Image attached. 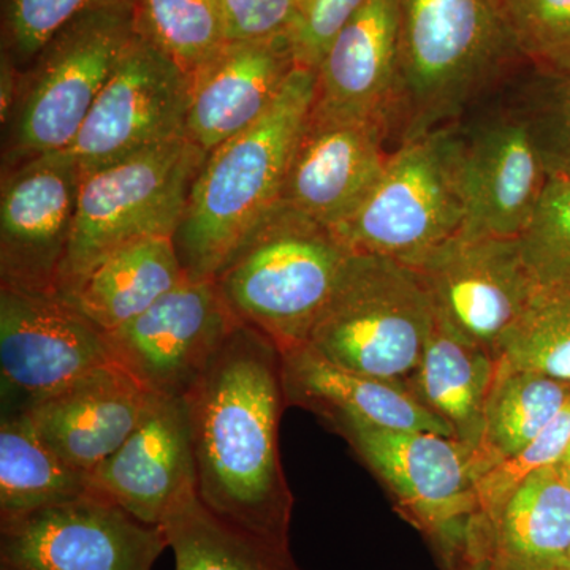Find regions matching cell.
Returning a JSON list of instances; mask_svg holds the SVG:
<instances>
[{"mask_svg": "<svg viewBox=\"0 0 570 570\" xmlns=\"http://www.w3.org/2000/svg\"><path fill=\"white\" fill-rule=\"evenodd\" d=\"M184 400L198 499L220 520L285 547L291 494L277 450L285 401L279 348L239 322Z\"/></svg>", "mask_w": 570, "mask_h": 570, "instance_id": "cell-1", "label": "cell"}, {"mask_svg": "<svg viewBox=\"0 0 570 570\" xmlns=\"http://www.w3.org/2000/svg\"><path fill=\"white\" fill-rule=\"evenodd\" d=\"M317 96V70L296 66L268 111L206 156L174 236L189 279H214L281 198Z\"/></svg>", "mask_w": 570, "mask_h": 570, "instance_id": "cell-2", "label": "cell"}, {"mask_svg": "<svg viewBox=\"0 0 570 570\" xmlns=\"http://www.w3.org/2000/svg\"><path fill=\"white\" fill-rule=\"evenodd\" d=\"M401 142L449 126L520 59L502 0H395Z\"/></svg>", "mask_w": 570, "mask_h": 570, "instance_id": "cell-3", "label": "cell"}, {"mask_svg": "<svg viewBox=\"0 0 570 570\" xmlns=\"http://www.w3.org/2000/svg\"><path fill=\"white\" fill-rule=\"evenodd\" d=\"M352 255L335 228L279 202L214 281L234 316L284 352L307 343Z\"/></svg>", "mask_w": 570, "mask_h": 570, "instance_id": "cell-4", "label": "cell"}, {"mask_svg": "<svg viewBox=\"0 0 570 570\" xmlns=\"http://www.w3.org/2000/svg\"><path fill=\"white\" fill-rule=\"evenodd\" d=\"M434 317L417 269L354 253L306 344L344 370L409 385Z\"/></svg>", "mask_w": 570, "mask_h": 570, "instance_id": "cell-5", "label": "cell"}, {"mask_svg": "<svg viewBox=\"0 0 570 570\" xmlns=\"http://www.w3.org/2000/svg\"><path fill=\"white\" fill-rule=\"evenodd\" d=\"M206 154L184 137L81 171L77 216L56 291L69 294L115 253L141 239L174 238Z\"/></svg>", "mask_w": 570, "mask_h": 570, "instance_id": "cell-6", "label": "cell"}, {"mask_svg": "<svg viewBox=\"0 0 570 570\" xmlns=\"http://www.w3.org/2000/svg\"><path fill=\"white\" fill-rule=\"evenodd\" d=\"M463 224L460 135L445 126L401 142L365 200L335 230L356 254L407 264Z\"/></svg>", "mask_w": 570, "mask_h": 570, "instance_id": "cell-7", "label": "cell"}, {"mask_svg": "<svg viewBox=\"0 0 570 570\" xmlns=\"http://www.w3.org/2000/svg\"><path fill=\"white\" fill-rule=\"evenodd\" d=\"M134 37L130 2L88 11L45 45L11 118L14 163L70 148Z\"/></svg>", "mask_w": 570, "mask_h": 570, "instance_id": "cell-8", "label": "cell"}, {"mask_svg": "<svg viewBox=\"0 0 570 570\" xmlns=\"http://www.w3.org/2000/svg\"><path fill=\"white\" fill-rule=\"evenodd\" d=\"M107 363V335L61 292L0 285L3 414L26 411Z\"/></svg>", "mask_w": 570, "mask_h": 570, "instance_id": "cell-9", "label": "cell"}, {"mask_svg": "<svg viewBox=\"0 0 570 570\" xmlns=\"http://www.w3.org/2000/svg\"><path fill=\"white\" fill-rule=\"evenodd\" d=\"M165 549L163 527L91 491L0 521V564L13 570H153Z\"/></svg>", "mask_w": 570, "mask_h": 570, "instance_id": "cell-10", "label": "cell"}, {"mask_svg": "<svg viewBox=\"0 0 570 570\" xmlns=\"http://www.w3.org/2000/svg\"><path fill=\"white\" fill-rule=\"evenodd\" d=\"M332 423L423 530L464 553L479 504L471 453L460 442L442 434L387 430L358 420Z\"/></svg>", "mask_w": 570, "mask_h": 570, "instance_id": "cell-11", "label": "cell"}, {"mask_svg": "<svg viewBox=\"0 0 570 570\" xmlns=\"http://www.w3.org/2000/svg\"><path fill=\"white\" fill-rule=\"evenodd\" d=\"M239 324L214 279L183 281L107 335L111 362L156 396L186 397Z\"/></svg>", "mask_w": 570, "mask_h": 570, "instance_id": "cell-12", "label": "cell"}, {"mask_svg": "<svg viewBox=\"0 0 570 570\" xmlns=\"http://www.w3.org/2000/svg\"><path fill=\"white\" fill-rule=\"evenodd\" d=\"M189 104V75L135 32L67 149L85 171L179 140Z\"/></svg>", "mask_w": 570, "mask_h": 570, "instance_id": "cell-13", "label": "cell"}, {"mask_svg": "<svg viewBox=\"0 0 570 570\" xmlns=\"http://www.w3.org/2000/svg\"><path fill=\"white\" fill-rule=\"evenodd\" d=\"M407 265L417 269L438 313L497 358L539 285L519 238L504 236L459 232Z\"/></svg>", "mask_w": 570, "mask_h": 570, "instance_id": "cell-14", "label": "cell"}, {"mask_svg": "<svg viewBox=\"0 0 570 570\" xmlns=\"http://www.w3.org/2000/svg\"><path fill=\"white\" fill-rule=\"evenodd\" d=\"M81 167L70 149L14 165L0 194V285L52 292L66 258Z\"/></svg>", "mask_w": 570, "mask_h": 570, "instance_id": "cell-15", "label": "cell"}, {"mask_svg": "<svg viewBox=\"0 0 570 570\" xmlns=\"http://www.w3.org/2000/svg\"><path fill=\"white\" fill-rule=\"evenodd\" d=\"M387 122L314 104L296 141L281 202L337 228L381 178L390 154Z\"/></svg>", "mask_w": 570, "mask_h": 570, "instance_id": "cell-16", "label": "cell"}, {"mask_svg": "<svg viewBox=\"0 0 570 570\" xmlns=\"http://www.w3.org/2000/svg\"><path fill=\"white\" fill-rule=\"evenodd\" d=\"M549 178L520 107L485 119L460 135V232L517 238Z\"/></svg>", "mask_w": 570, "mask_h": 570, "instance_id": "cell-17", "label": "cell"}, {"mask_svg": "<svg viewBox=\"0 0 570 570\" xmlns=\"http://www.w3.org/2000/svg\"><path fill=\"white\" fill-rule=\"evenodd\" d=\"M88 489L153 527L195 489L189 409L181 397L151 395L121 448L88 474Z\"/></svg>", "mask_w": 570, "mask_h": 570, "instance_id": "cell-18", "label": "cell"}, {"mask_svg": "<svg viewBox=\"0 0 570 570\" xmlns=\"http://www.w3.org/2000/svg\"><path fill=\"white\" fill-rule=\"evenodd\" d=\"M149 400L151 393L111 362L94 367L21 414L59 459L88 475L134 433Z\"/></svg>", "mask_w": 570, "mask_h": 570, "instance_id": "cell-19", "label": "cell"}, {"mask_svg": "<svg viewBox=\"0 0 570 570\" xmlns=\"http://www.w3.org/2000/svg\"><path fill=\"white\" fill-rule=\"evenodd\" d=\"M298 66L291 36L228 40L190 77L186 134L206 154L257 122Z\"/></svg>", "mask_w": 570, "mask_h": 570, "instance_id": "cell-20", "label": "cell"}, {"mask_svg": "<svg viewBox=\"0 0 570 570\" xmlns=\"http://www.w3.org/2000/svg\"><path fill=\"white\" fill-rule=\"evenodd\" d=\"M397 91L395 0H367L317 67V107L379 119L393 129Z\"/></svg>", "mask_w": 570, "mask_h": 570, "instance_id": "cell-21", "label": "cell"}, {"mask_svg": "<svg viewBox=\"0 0 570 570\" xmlns=\"http://www.w3.org/2000/svg\"><path fill=\"white\" fill-rule=\"evenodd\" d=\"M285 400L321 417L358 420L396 431H425L453 438L450 428L407 384L354 373L303 344L281 352Z\"/></svg>", "mask_w": 570, "mask_h": 570, "instance_id": "cell-22", "label": "cell"}, {"mask_svg": "<svg viewBox=\"0 0 570 570\" xmlns=\"http://www.w3.org/2000/svg\"><path fill=\"white\" fill-rule=\"evenodd\" d=\"M570 487L557 466L530 475L497 515L474 520L466 557H485L497 570L568 569Z\"/></svg>", "mask_w": 570, "mask_h": 570, "instance_id": "cell-23", "label": "cell"}, {"mask_svg": "<svg viewBox=\"0 0 570 570\" xmlns=\"http://www.w3.org/2000/svg\"><path fill=\"white\" fill-rule=\"evenodd\" d=\"M498 358L459 332L436 311L409 387L452 431L469 453L478 450Z\"/></svg>", "mask_w": 570, "mask_h": 570, "instance_id": "cell-24", "label": "cell"}, {"mask_svg": "<svg viewBox=\"0 0 570 570\" xmlns=\"http://www.w3.org/2000/svg\"><path fill=\"white\" fill-rule=\"evenodd\" d=\"M174 238L157 236L115 250L66 295L110 333L141 316L186 279Z\"/></svg>", "mask_w": 570, "mask_h": 570, "instance_id": "cell-25", "label": "cell"}, {"mask_svg": "<svg viewBox=\"0 0 570 570\" xmlns=\"http://www.w3.org/2000/svg\"><path fill=\"white\" fill-rule=\"evenodd\" d=\"M570 397V385L498 360L482 441L471 456L472 480L510 459L550 425Z\"/></svg>", "mask_w": 570, "mask_h": 570, "instance_id": "cell-26", "label": "cell"}, {"mask_svg": "<svg viewBox=\"0 0 570 570\" xmlns=\"http://www.w3.org/2000/svg\"><path fill=\"white\" fill-rule=\"evenodd\" d=\"M163 528L175 570H296L284 546L220 520L195 489L176 502Z\"/></svg>", "mask_w": 570, "mask_h": 570, "instance_id": "cell-27", "label": "cell"}, {"mask_svg": "<svg viewBox=\"0 0 570 570\" xmlns=\"http://www.w3.org/2000/svg\"><path fill=\"white\" fill-rule=\"evenodd\" d=\"M89 493L88 475L59 459L24 414L0 423V521Z\"/></svg>", "mask_w": 570, "mask_h": 570, "instance_id": "cell-28", "label": "cell"}, {"mask_svg": "<svg viewBox=\"0 0 570 570\" xmlns=\"http://www.w3.org/2000/svg\"><path fill=\"white\" fill-rule=\"evenodd\" d=\"M135 32L193 77L228 41L217 0H135Z\"/></svg>", "mask_w": 570, "mask_h": 570, "instance_id": "cell-29", "label": "cell"}, {"mask_svg": "<svg viewBox=\"0 0 570 570\" xmlns=\"http://www.w3.org/2000/svg\"><path fill=\"white\" fill-rule=\"evenodd\" d=\"M498 360L570 385V284L538 285Z\"/></svg>", "mask_w": 570, "mask_h": 570, "instance_id": "cell-30", "label": "cell"}, {"mask_svg": "<svg viewBox=\"0 0 570 570\" xmlns=\"http://www.w3.org/2000/svg\"><path fill=\"white\" fill-rule=\"evenodd\" d=\"M517 238L535 283L570 284V179L550 176Z\"/></svg>", "mask_w": 570, "mask_h": 570, "instance_id": "cell-31", "label": "cell"}, {"mask_svg": "<svg viewBox=\"0 0 570 570\" xmlns=\"http://www.w3.org/2000/svg\"><path fill=\"white\" fill-rule=\"evenodd\" d=\"M520 59L540 75H570V0H502Z\"/></svg>", "mask_w": 570, "mask_h": 570, "instance_id": "cell-32", "label": "cell"}, {"mask_svg": "<svg viewBox=\"0 0 570 570\" xmlns=\"http://www.w3.org/2000/svg\"><path fill=\"white\" fill-rule=\"evenodd\" d=\"M570 444V397L550 425L515 455L502 461L474 482L479 521L497 515L521 483L542 469L557 466Z\"/></svg>", "mask_w": 570, "mask_h": 570, "instance_id": "cell-33", "label": "cell"}, {"mask_svg": "<svg viewBox=\"0 0 570 570\" xmlns=\"http://www.w3.org/2000/svg\"><path fill=\"white\" fill-rule=\"evenodd\" d=\"M135 0H3V51L17 66L32 62L61 29L88 11Z\"/></svg>", "mask_w": 570, "mask_h": 570, "instance_id": "cell-34", "label": "cell"}, {"mask_svg": "<svg viewBox=\"0 0 570 570\" xmlns=\"http://www.w3.org/2000/svg\"><path fill=\"white\" fill-rule=\"evenodd\" d=\"M549 176L570 179V75H540L520 105Z\"/></svg>", "mask_w": 570, "mask_h": 570, "instance_id": "cell-35", "label": "cell"}, {"mask_svg": "<svg viewBox=\"0 0 570 570\" xmlns=\"http://www.w3.org/2000/svg\"><path fill=\"white\" fill-rule=\"evenodd\" d=\"M367 0H309L291 33L296 62L316 69L337 32Z\"/></svg>", "mask_w": 570, "mask_h": 570, "instance_id": "cell-36", "label": "cell"}, {"mask_svg": "<svg viewBox=\"0 0 570 570\" xmlns=\"http://www.w3.org/2000/svg\"><path fill=\"white\" fill-rule=\"evenodd\" d=\"M228 40H268L291 36L299 17L295 0H217Z\"/></svg>", "mask_w": 570, "mask_h": 570, "instance_id": "cell-37", "label": "cell"}, {"mask_svg": "<svg viewBox=\"0 0 570 570\" xmlns=\"http://www.w3.org/2000/svg\"><path fill=\"white\" fill-rule=\"evenodd\" d=\"M2 77H0V112H2V124L13 118L14 108L20 100L21 81L20 71H18L17 62L9 52L2 50Z\"/></svg>", "mask_w": 570, "mask_h": 570, "instance_id": "cell-38", "label": "cell"}, {"mask_svg": "<svg viewBox=\"0 0 570 570\" xmlns=\"http://www.w3.org/2000/svg\"><path fill=\"white\" fill-rule=\"evenodd\" d=\"M461 570H497L485 557H466Z\"/></svg>", "mask_w": 570, "mask_h": 570, "instance_id": "cell-39", "label": "cell"}, {"mask_svg": "<svg viewBox=\"0 0 570 570\" xmlns=\"http://www.w3.org/2000/svg\"><path fill=\"white\" fill-rule=\"evenodd\" d=\"M557 469L558 472H560L561 478L564 479L566 483L570 487V444L569 448L566 449L560 463L557 464Z\"/></svg>", "mask_w": 570, "mask_h": 570, "instance_id": "cell-40", "label": "cell"}, {"mask_svg": "<svg viewBox=\"0 0 570 570\" xmlns=\"http://www.w3.org/2000/svg\"><path fill=\"white\" fill-rule=\"evenodd\" d=\"M295 2L298 6L299 13H302V10L309 3V0H295Z\"/></svg>", "mask_w": 570, "mask_h": 570, "instance_id": "cell-41", "label": "cell"}, {"mask_svg": "<svg viewBox=\"0 0 570 570\" xmlns=\"http://www.w3.org/2000/svg\"><path fill=\"white\" fill-rule=\"evenodd\" d=\"M0 570H13V569H10L9 566L0 564Z\"/></svg>", "mask_w": 570, "mask_h": 570, "instance_id": "cell-42", "label": "cell"}, {"mask_svg": "<svg viewBox=\"0 0 570 570\" xmlns=\"http://www.w3.org/2000/svg\"><path fill=\"white\" fill-rule=\"evenodd\" d=\"M568 569L570 570V550H569V557H568Z\"/></svg>", "mask_w": 570, "mask_h": 570, "instance_id": "cell-43", "label": "cell"}, {"mask_svg": "<svg viewBox=\"0 0 570 570\" xmlns=\"http://www.w3.org/2000/svg\"><path fill=\"white\" fill-rule=\"evenodd\" d=\"M561 570H569V569H561Z\"/></svg>", "mask_w": 570, "mask_h": 570, "instance_id": "cell-44", "label": "cell"}]
</instances>
